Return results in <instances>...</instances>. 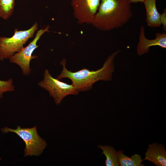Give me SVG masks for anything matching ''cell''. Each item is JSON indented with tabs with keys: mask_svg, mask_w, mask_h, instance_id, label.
Wrapping results in <instances>:
<instances>
[{
	"mask_svg": "<svg viewBox=\"0 0 166 166\" xmlns=\"http://www.w3.org/2000/svg\"><path fill=\"white\" fill-rule=\"evenodd\" d=\"M15 5V0H0V18L8 19L12 15Z\"/></svg>",
	"mask_w": 166,
	"mask_h": 166,
	"instance_id": "obj_13",
	"label": "cell"
},
{
	"mask_svg": "<svg viewBox=\"0 0 166 166\" xmlns=\"http://www.w3.org/2000/svg\"><path fill=\"white\" fill-rule=\"evenodd\" d=\"M97 147L102 150L101 154L106 157L105 161L106 166H119L117 152L113 147L108 145H98Z\"/></svg>",
	"mask_w": 166,
	"mask_h": 166,
	"instance_id": "obj_11",
	"label": "cell"
},
{
	"mask_svg": "<svg viewBox=\"0 0 166 166\" xmlns=\"http://www.w3.org/2000/svg\"><path fill=\"white\" fill-rule=\"evenodd\" d=\"M49 26H47L45 28L38 30L33 40L26 46L23 47L19 52L14 53L9 59L10 61L19 66L22 69L23 74L26 76L29 75L31 72L30 64L32 59L38 57L33 55L32 53L39 45L38 41L42 35L49 31Z\"/></svg>",
	"mask_w": 166,
	"mask_h": 166,
	"instance_id": "obj_6",
	"label": "cell"
},
{
	"mask_svg": "<svg viewBox=\"0 0 166 166\" xmlns=\"http://www.w3.org/2000/svg\"><path fill=\"white\" fill-rule=\"evenodd\" d=\"M146 0H128L130 3H136L138 2H144Z\"/></svg>",
	"mask_w": 166,
	"mask_h": 166,
	"instance_id": "obj_16",
	"label": "cell"
},
{
	"mask_svg": "<svg viewBox=\"0 0 166 166\" xmlns=\"http://www.w3.org/2000/svg\"><path fill=\"white\" fill-rule=\"evenodd\" d=\"M100 2L101 0H71L73 14L77 23L91 24Z\"/></svg>",
	"mask_w": 166,
	"mask_h": 166,
	"instance_id": "obj_7",
	"label": "cell"
},
{
	"mask_svg": "<svg viewBox=\"0 0 166 166\" xmlns=\"http://www.w3.org/2000/svg\"><path fill=\"white\" fill-rule=\"evenodd\" d=\"M123 150L117 151L118 163L121 166H143L141 156L135 154L129 157L123 154Z\"/></svg>",
	"mask_w": 166,
	"mask_h": 166,
	"instance_id": "obj_12",
	"label": "cell"
},
{
	"mask_svg": "<svg viewBox=\"0 0 166 166\" xmlns=\"http://www.w3.org/2000/svg\"><path fill=\"white\" fill-rule=\"evenodd\" d=\"M38 85L48 92L57 105H59L66 96L77 95L79 93L72 84H67L52 77L47 69L45 70L43 79Z\"/></svg>",
	"mask_w": 166,
	"mask_h": 166,
	"instance_id": "obj_5",
	"label": "cell"
},
{
	"mask_svg": "<svg viewBox=\"0 0 166 166\" xmlns=\"http://www.w3.org/2000/svg\"><path fill=\"white\" fill-rule=\"evenodd\" d=\"M121 50L114 52L109 55L101 68L97 70H90L84 68L75 72L68 70L66 67V60L63 59L60 62L63 67L62 71L57 77L58 80L67 78L70 80L72 84L79 92L88 91L93 85L100 80L109 81L112 79L114 70V60Z\"/></svg>",
	"mask_w": 166,
	"mask_h": 166,
	"instance_id": "obj_2",
	"label": "cell"
},
{
	"mask_svg": "<svg viewBox=\"0 0 166 166\" xmlns=\"http://www.w3.org/2000/svg\"><path fill=\"white\" fill-rule=\"evenodd\" d=\"M38 29V24L36 22L28 30H18L15 29L11 37H0V60L9 59L20 51L28 40L34 37Z\"/></svg>",
	"mask_w": 166,
	"mask_h": 166,
	"instance_id": "obj_3",
	"label": "cell"
},
{
	"mask_svg": "<svg viewBox=\"0 0 166 166\" xmlns=\"http://www.w3.org/2000/svg\"><path fill=\"white\" fill-rule=\"evenodd\" d=\"M130 4L128 0H101L91 25L102 31L122 26L132 16Z\"/></svg>",
	"mask_w": 166,
	"mask_h": 166,
	"instance_id": "obj_1",
	"label": "cell"
},
{
	"mask_svg": "<svg viewBox=\"0 0 166 166\" xmlns=\"http://www.w3.org/2000/svg\"><path fill=\"white\" fill-rule=\"evenodd\" d=\"M13 84V82L12 78L6 81L0 80V98L2 97L4 93L14 90V86Z\"/></svg>",
	"mask_w": 166,
	"mask_h": 166,
	"instance_id": "obj_14",
	"label": "cell"
},
{
	"mask_svg": "<svg viewBox=\"0 0 166 166\" xmlns=\"http://www.w3.org/2000/svg\"><path fill=\"white\" fill-rule=\"evenodd\" d=\"M160 21L161 25H162L164 31H166V9H164L163 13L160 14Z\"/></svg>",
	"mask_w": 166,
	"mask_h": 166,
	"instance_id": "obj_15",
	"label": "cell"
},
{
	"mask_svg": "<svg viewBox=\"0 0 166 166\" xmlns=\"http://www.w3.org/2000/svg\"><path fill=\"white\" fill-rule=\"evenodd\" d=\"M1 160V158L0 157V161Z\"/></svg>",
	"mask_w": 166,
	"mask_h": 166,
	"instance_id": "obj_17",
	"label": "cell"
},
{
	"mask_svg": "<svg viewBox=\"0 0 166 166\" xmlns=\"http://www.w3.org/2000/svg\"><path fill=\"white\" fill-rule=\"evenodd\" d=\"M156 1L146 0L143 2L146 11L147 25L151 27H158L161 25L160 14L156 8Z\"/></svg>",
	"mask_w": 166,
	"mask_h": 166,
	"instance_id": "obj_10",
	"label": "cell"
},
{
	"mask_svg": "<svg viewBox=\"0 0 166 166\" xmlns=\"http://www.w3.org/2000/svg\"><path fill=\"white\" fill-rule=\"evenodd\" d=\"M148 147L142 161L148 160L157 166H166V151L164 145L154 143L148 145Z\"/></svg>",
	"mask_w": 166,
	"mask_h": 166,
	"instance_id": "obj_9",
	"label": "cell"
},
{
	"mask_svg": "<svg viewBox=\"0 0 166 166\" xmlns=\"http://www.w3.org/2000/svg\"><path fill=\"white\" fill-rule=\"evenodd\" d=\"M1 131L3 133H14L23 140L25 144V156H39L47 146L45 141L38 135L35 126L31 128H22L18 126L15 129L5 127Z\"/></svg>",
	"mask_w": 166,
	"mask_h": 166,
	"instance_id": "obj_4",
	"label": "cell"
},
{
	"mask_svg": "<svg viewBox=\"0 0 166 166\" xmlns=\"http://www.w3.org/2000/svg\"><path fill=\"white\" fill-rule=\"evenodd\" d=\"M144 27L141 26L140 28L139 41L138 43L137 52L138 55L140 56L147 53L149 51V47L153 46H159L162 48H166V33H157L155 34V38L153 39H148L145 37Z\"/></svg>",
	"mask_w": 166,
	"mask_h": 166,
	"instance_id": "obj_8",
	"label": "cell"
}]
</instances>
